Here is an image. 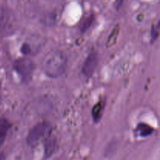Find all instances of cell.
<instances>
[{"mask_svg": "<svg viewBox=\"0 0 160 160\" xmlns=\"http://www.w3.org/2000/svg\"><path fill=\"white\" fill-rule=\"evenodd\" d=\"M68 65L67 56L64 52L56 49L47 53L42 62V68L45 74L50 78L62 76Z\"/></svg>", "mask_w": 160, "mask_h": 160, "instance_id": "cell-1", "label": "cell"}, {"mask_svg": "<svg viewBox=\"0 0 160 160\" xmlns=\"http://www.w3.org/2000/svg\"><path fill=\"white\" fill-rule=\"evenodd\" d=\"M51 131V126L47 122H40L34 125L28 132L27 137L28 145L34 147L40 142L42 139L47 137Z\"/></svg>", "mask_w": 160, "mask_h": 160, "instance_id": "cell-2", "label": "cell"}, {"mask_svg": "<svg viewBox=\"0 0 160 160\" xmlns=\"http://www.w3.org/2000/svg\"><path fill=\"white\" fill-rule=\"evenodd\" d=\"M34 68L35 66L33 61L28 58L17 59L13 64V69L23 83H28L31 80Z\"/></svg>", "mask_w": 160, "mask_h": 160, "instance_id": "cell-3", "label": "cell"}, {"mask_svg": "<svg viewBox=\"0 0 160 160\" xmlns=\"http://www.w3.org/2000/svg\"><path fill=\"white\" fill-rule=\"evenodd\" d=\"M98 64V56L96 52H92L84 60L81 71L84 77L89 78L95 73Z\"/></svg>", "mask_w": 160, "mask_h": 160, "instance_id": "cell-4", "label": "cell"}, {"mask_svg": "<svg viewBox=\"0 0 160 160\" xmlns=\"http://www.w3.org/2000/svg\"><path fill=\"white\" fill-rule=\"evenodd\" d=\"M58 147V142L56 136L48 134L44 143V151H45V159H48L53 155Z\"/></svg>", "mask_w": 160, "mask_h": 160, "instance_id": "cell-5", "label": "cell"}, {"mask_svg": "<svg viewBox=\"0 0 160 160\" xmlns=\"http://www.w3.org/2000/svg\"><path fill=\"white\" fill-rule=\"evenodd\" d=\"M10 127V123L8 121V120L4 117L0 118V148L4 144Z\"/></svg>", "mask_w": 160, "mask_h": 160, "instance_id": "cell-6", "label": "cell"}, {"mask_svg": "<svg viewBox=\"0 0 160 160\" xmlns=\"http://www.w3.org/2000/svg\"><path fill=\"white\" fill-rule=\"evenodd\" d=\"M105 103L102 101H99L94 106L92 110V116L94 121L95 123H98L102 119L104 112Z\"/></svg>", "mask_w": 160, "mask_h": 160, "instance_id": "cell-7", "label": "cell"}, {"mask_svg": "<svg viewBox=\"0 0 160 160\" xmlns=\"http://www.w3.org/2000/svg\"><path fill=\"white\" fill-rule=\"evenodd\" d=\"M136 131L139 133V135L141 137H148L152 134L154 129L146 123H140L138 125Z\"/></svg>", "mask_w": 160, "mask_h": 160, "instance_id": "cell-8", "label": "cell"}, {"mask_svg": "<svg viewBox=\"0 0 160 160\" xmlns=\"http://www.w3.org/2000/svg\"><path fill=\"white\" fill-rule=\"evenodd\" d=\"M120 25H117L115 28H113V30L112 31V32L109 34V38H108L107 42H106V47L107 48H111L113 45H115V44L117 43V38H118L119 33H120Z\"/></svg>", "mask_w": 160, "mask_h": 160, "instance_id": "cell-9", "label": "cell"}, {"mask_svg": "<svg viewBox=\"0 0 160 160\" xmlns=\"http://www.w3.org/2000/svg\"><path fill=\"white\" fill-rule=\"evenodd\" d=\"M94 20H95V17L93 15H90L86 17V18H84V20H82V22L80 24V31L81 33L86 32L92 26V24L94 23Z\"/></svg>", "mask_w": 160, "mask_h": 160, "instance_id": "cell-10", "label": "cell"}, {"mask_svg": "<svg viewBox=\"0 0 160 160\" xmlns=\"http://www.w3.org/2000/svg\"><path fill=\"white\" fill-rule=\"evenodd\" d=\"M20 52L23 53V55H27L30 52V46L28 44L24 43L22 45L21 48H20Z\"/></svg>", "mask_w": 160, "mask_h": 160, "instance_id": "cell-11", "label": "cell"}, {"mask_svg": "<svg viewBox=\"0 0 160 160\" xmlns=\"http://www.w3.org/2000/svg\"><path fill=\"white\" fill-rule=\"evenodd\" d=\"M123 0H115L113 6L116 10H119V9L121 8L122 5H123Z\"/></svg>", "mask_w": 160, "mask_h": 160, "instance_id": "cell-12", "label": "cell"}, {"mask_svg": "<svg viewBox=\"0 0 160 160\" xmlns=\"http://www.w3.org/2000/svg\"><path fill=\"white\" fill-rule=\"evenodd\" d=\"M0 160H5L4 155H3L2 153H0Z\"/></svg>", "mask_w": 160, "mask_h": 160, "instance_id": "cell-13", "label": "cell"}]
</instances>
